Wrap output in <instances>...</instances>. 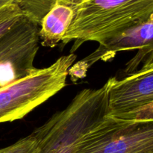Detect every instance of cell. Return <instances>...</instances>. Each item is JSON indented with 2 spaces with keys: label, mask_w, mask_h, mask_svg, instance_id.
Returning a JSON list of instances; mask_svg holds the SVG:
<instances>
[{
  "label": "cell",
  "mask_w": 153,
  "mask_h": 153,
  "mask_svg": "<svg viewBox=\"0 0 153 153\" xmlns=\"http://www.w3.org/2000/svg\"><path fill=\"white\" fill-rule=\"evenodd\" d=\"M0 153H37V142L30 134L10 146L0 149Z\"/></svg>",
  "instance_id": "30bf717a"
},
{
  "label": "cell",
  "mask_w": 153,
  "mask_h": 153,
  "mask_svg": "<svg viewBox=\"0 0 153 153\" xmlns=\"http://www.w3.org/2000/svg\"><path fill=\"white\" fill-rule=\"evenodd\" d=\"M134 49H137V52L126 64L123 70L124 77L153 67V15L145 22L99 45L92 53L73 64L69 75L76 82L85 78L88 69L98 61H108L118 52Z\"/></svg>",
  "instance_id": "277c9868"
},
{
  "label": "cell",
  "mask_w": 153,
  "mask_h": 153,
  "mask_svg": "<svg viewBox=\"0 0 153 153\" xmlns=\"http://www.w3.org/2000/svg\"><path fill=\"white\" fill-rule=\"evenodd\" d=\"M58 0H0V7L9 4L19 6L25 16L40 26L42 19Z\"/></svg>",
  "instance_id": "ba28073f"
},
{
  "label": "cell",
  "mask_w": 153,
  "mask_h": 153,
  "mask_svg": "<svg viewBox=\"0 0 153 153\" xmlns=\"http://www.w3.org/2000/svg\"><path fill=\"white\" fill-rule=\"evenodd\" d=\"M73 153H153V118L107 115L79 140Z\"/></svg>",
  "instance_id": "3957f363"
},
{
  "label": "cell",
  "mask_w": 153,
  "mask_h": 153,
  "mask_svg": "<svg viewBox=\"0 0 153 153\" xmlns=\"http://www.w3.org/2000/svg\"><path fill=\"white\" fill-rule=\"evenodd\" d=\"M73 16L74 10L72 6L58 1L40 24L39 37L41 44L52 48L62 41Z\"/></svg>",
  "instance_id": "52a82bcc"
},
{
  "label": "cell",
  "mask_w": 153,
  "mask_h": 153,
  "mask_svg": "<svg viewBox=\"0 0 153 153\" xmlns=\"http://www.w3.org/2000/svg\"><path fill=\"white\" fill-rule=\"evenodd\" d=\"M82 0H58V2H61V3H64V4H69V5L72 6H75L76 4H79L80 1H82Z\"/></svg>",
  "instance_id": "8fae6325"
},
{
  "label": "cell",
  "mask_w": 153,
  "mask_h": 153,
  "mask_svg": "<svg viewBox=\"0 0 153 153\" xmlns=\"http://www.w3.org/2000/svg\"><path fill=\"white\" fill-rule=\"evenodd\" d=\"M39 25L24 16L0 38V88L25 78L36 67Z\"/></svg>",
  "instance_id": "5b68a950"
},
{
  "label": "cell",
  "mask_w": 153,
  "mask_h": 153,
  "mask_svg": "<svg viewBox=\"0 0 153 153\" xmlns=\"http://www.w3.org/2000/svg\"><path fill=\"white\" fill-rule=\"evenodd\" d=\"M75 53L63 55L47 67L36 68L25 78L0 88V123L23 118L66 85Z\"/></svg>",
  "instance_id": "7a4b0ae2"
},
{
  "label": "cell",
  "mask_w": 153,
  "mask_h": 153,
  "mask_svg": "<svg viewBox=\"0 0 153 153\" xmlns=\"http://www.w3.org/2000/svg\"><path fill=\"white\" fill-rule=\"evenodd\" d=\"M24 16H26L25 13L15 4H9L0 7V38Z\"/></svg>",
  "instance_id": "9c48e42d"
},
{
  "label": "cell",
  "mask_w": 153,
  "mask_h": 153,
  "mask_svg": "<svg viewBox=\"0 0 153 153\" xmlns=\"http://www.w3.org/2000/svg\"><path fill=\"white\" fill-rule=\"evenodd\" d=\"M73 7V19L61 41H74L70 53L85 42L102 44L153 15V0H82Z\"/></svg>",
  "instance_id": "6da1fadb"
},
{
  "label": "cell",
  "mask_w": 153,
  "mask_h": 153,
  "mask_svg": "<svg viewBox=\"0 0 153 153\" xmlns=\"http://www.w3.org/2000/svg\"><path fill=\"white\" fill-rule=\"evenodd\" d=\"M108 83V114L122 119L153 118V67Z\"/></svg>",
  "instance_id": "8992f818"
}]
</instances>
